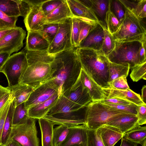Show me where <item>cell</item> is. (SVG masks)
I'll return each instance as SVG.
<instances>
[{
  "label": "cell",
  "mask_w": 146,
  "mask_h": 146,
  "mask_svg": "<svg viewBox=\"0 0 146 146\" xmlns=\"http://www.w3.org/2000/svg\"><path fill=\"white\" fill-rule=\"evenodd\" d=\"M77 48L72 47L55 54L50 63L54 71L53 77L59 87L60 95L70 89L80 75L82 68Z\"/></svg>",
  "instance_id": "obj_1"
},
{
  "label": "cell",
  "mask_w": 146,
  "mask_h": 146,
  "mask_svg": "<svg viewBox=\"0 0 146 146\" xmlns=\"http://www.w3.org/2000/svg\"><path fill=\"white\" fill-rule=\"evenodd\" d=\"M82 68L102 88H108L109 61L100 50L78 48L76 50Z\"/></svg>",
  "instance_id": "obj_2"
},
{
  "label": "cell",
  "mask_w": 146,
  "mask_h": 146,
  "mask_svg": "<svg viewBox=\"0 0 146 146\" xmlns=\"http://www.w3.org/2000/svg\"><path fill=\"white\" fill-rule=\"evenodd\" d=\"M125 8L123 19L116 32L112 35L115 42L142 41L146 39L145 29L139 19Z\"/></svg>",
  "instance_id": "obj_3"
},
{
  "label": "cell",
  "mask_w": 146,
  "mask_h": 146,
  "mask_svg": "<svg viewBox=\"0 0 146 146\" xmlns=\"http://www.w3.org/2000/svg\"><path fill=\"white\" fill-rule=\"evenodd\" d=\"M125 113H127L98 101L92 102L88 105L84 125L88 129L96 130L116 116Z\"/></svg>",
  "instance_id": "obj_4"
},
{
  "label": "cell",
  "mask_w": 146,
  "mask_h": 146,
  "mask_svg": "<svg viewBox=\"0 0 146 146\" xmlns=\"http://www.w3.org/2000/svg\"><path fill=\"white\" fill-rule=\"evenodd\" d=\"M143 40L115 42L114 48L107 57L110 62L129 65L130 68L140 64L139 51Z\"/></svg>",
  "instance_id": "obj_5"
},
{
  "label": "cell",
  "mask_w": 146,
  "mask_h": 146,
  "mask_svg": "<svg viewBox=\"0 0 146 146\" xmlns=\"http://www.w3.org/2000/svg\"><path fill=\"white\" fill-rule=\"evenodd\" d=\"M29 66L26 54L20 52L10 56L0 70L8 81V87L20 84Z\"/></svg>",
  "instance_id": "obj_6"
},
{
  "label": "cell",
  "mask_w": 146,
  "mask_h": 146,
  "mask_svg": "<svg viewBox=\"0 0 146 146\" xmlns=\"http://www.w3.org/2000/svg\"><path fill=\"white\" fill-rule=\"evenodd\" d=\"M36 120L29 117L23 123L12 125L7 141L15 140L22 146H39Z\"/></svg>",
  "instance_id": "obj_7"
},
{
  "label": "cell",
  "mask_w": 146,
  "mask_h": 146,
  "mask_svg": "<svg viewBox=\"0 0 146 146\" xmlns=\"http://www.w3.org/2000/svg\"><path fill=\"white\" fill-rule=\"evenodd\" d=\"M54 71L50 63L37 62L29 66L20 84H25L33 90L54 79Z\"/></svg>",
  "instance_id": "obj_8"
},
{
  "label": "cell",
  "mask_w": 146,
  "mask_h": 146,
  "mask_svg": "<svg viewBox=\"0 0 146 146\" xmlns=\"http://www.w3.org/2000/svg\"><path fill=\"white\" fill-rule=\"evenodd\" d=\"M72 18L59 23V28L48 50L50 54H55L73 47L71 40Z\"/></svg>",
  "instance_id": "obj_9"
},
{
  "label": "cell",
  "mask_w": 146,
  "mask_h": 146,
  "mask_svg": "<svg viewBox=\"0 0 146 146\" xmlns=\"http://www.w3.org/2000/svg\"><path fill=\"white\" fill-rule=\"evenodd\" d=\"M59 92L58 86L54 79H52L33 90L28 99L25 102V106L28 109L44 102Z\"/></svg>",
  "instance_id": "obj_10"
},
{
  "label": "cell",
  "mask_w": 146,
  "mask_h": 146,
  "mask_svg": "<svg viewBox=\"0 0 146 146\" xmlns=\"http://www.w3.org/2000/svg\"><path fill=\"white\" fill-rule=\"evenodd\" d=\"M88 105L76 111L46 115L44 118L53 122L55 125H63L70 127L84 124Z\"/></svg>",
  "instance_id": "obj_11"
},
{
  "label": "cell",
  "mask_w": 146,
  "mask_h": 146,
  "mask_svg": "<svg viewBox=\"0 0 146 146\" xmlns=\"http://www.w3.org/2000/svg\"><path fill=\"white\" fill-rule=\"evenodd\" d=\"M26 36V31L17 27L0 40V52H8L11 55L18 52L23 47Z\"/></svg>",
  "instance_id": "obj_12"
},
{
  "label": "cell",
  "mask_w": 146,
  "mask_h": 146,
  "mask_svg": "<svg viewBox=\"0 0 146 146\" xmlns=\"http://www.w3.org/2000/svg\"><path fill=\"white\" fill-rule=\"evenodd\" d=\"M105 32V29L104 27L100 23H96L80 43L77 48L100 50L104 40Z\"/></svg>",
  "instance_id": "obj_13"
},
{
  "label": "cell",
  "mask_w": 146,
  "mask_h": 146,
  "mask_svg": "<svg viewBox=\"0 0 146 146\" xmlns=\"http://www.w3.org/2000/svg\"><path fill=\"white\" fill-rule=\"evenodd\" d=\"M31 9L26 0H0V10L9 16L25 17Z\"/></svg>",
  "instance_id": "obj_14"
},
{
  "label": "cell",
  "mask_w": 146,
  "mask_h": 146,
  "mask_svg": "<svg viewBox=\"0 0 146 146\" xmlns=\"http://www.w3.org/2000/svg\"><path fill=\"white\" fill-rule=\"evenodd\" d=\"M87 129L84 124L70 127L66 138L60 146H87Z\"/></svg>",
  "instance_id": "obj_15"
},
{
  "label": "cell",
  "mask_w": 146,
  "mask_h": 146,
  "mask_svg": "<svg viewBox=\"0 0 146 146\" xmlns=\"http://www.w3.org/2000/svg\"><path fill=\"white\" fill-rule=\"evenodd\" d=\"M62 94L70 100L83 107L92 102L87 89L82 85L79 77L70 88Z\"/></svg>",
  "instance_id": "obj_16"
},
{
  "label": "cell",
  "mask_w": 146,
  "mask_h": 146,
  "mask_svg": "<svg viewBox=\"0 0 146 146\" xmlns=\"http://www.w3.org/2000/svg\"><path fill=\"white\" fill-rule=\"evenodd\" d=\"M41 5L32 7L29 13L25 17L24 21L28 32L38 31L42 26L47 22Z\"/></svg>",
  "instance_id": "obj_17"
},
{
  "label": "cell",
  "mask_w": 146,
  "mask_h": 146,
  "mask_svg": "<svg viewBox=\"0 0 146 146\" xmlns=\"http://www.w3.org/2000/svg\"><path fill=\"white\" fill-rule=\"evenodd\" d=\"M91 9L98 19L99 23L107 30L106 17L110 4V0H78Z\"/></svg>",
  "instance_id": "obj_18"
},
{
  "label": "cell",
  "mask_w": 146,
  "mask_h": 146,
  "mask_svg": "<svg viewBox=\"0 0 146 146\" xmlns=\"http://www.w3.org/2000/svg\"><path fill=\"white\" fill-rule=\"evenodd\" d=\"M79 78L84 87L87 89L92 102L105 99L102 88L90 77L82 68Z\"/></svg>",
  "instance_id": "obj_19"
},
{
  "label": "cell",
  "mask_w": 146,
  "mask_h": 146,
  "mask_svg": "<svg viewBox=\"0 0 146 146\" xmlns=\"http://www.w3.org/2000/svg\"><path fill=\"white\" fill-rule=\"evenodd\" d=\"M105 125L115 127L124 134L135 126L139 125L137 115L127 113L116 116Z\"/></svg>",
  "instance_id": "obj_20"
},
{
  "label": "cell",
  "mask_w": 146,
  "mask_h": 146,
  "mask_svg": "<svg viewBox=\"0 0 146 146\" xmlns=\"http://www.w3.org/2000/svg\"><path fill=\"white\" fill-rule=\"evenodd\" d=\"M96 130L104 146H114L123 137L124 134L118 128L106 125Z\"/></svg>",
  "instance_id": "obj_21"
},
{
  "label": "cell",
  "mask_w": 146,
  "mask_h": 146,
  "mask_svg": "<svg viewBox=\"0 0 146 146\" xmlns=\"http://www.w3.org/2000/svg\"><path fill=\"white\" fill-rule=\"evenodd\" d=\"M102 89L106 96L105 99L118 98L128 101L137 106L146 105L142 100L140 95L130 89L126 90L104 88Z\"/></svg>",
  "instance_id": "obj_22"
},
{
  "label": "cell",
  "mask_w": 146,
  "mask_h": 146,
  "mask_svg": "<svg viewBox=\"0 0 146 146\" xmlns=\"http://www.w3.org/2000/svg\"><path fill=\"white\" fill-rule=\"evenodd\" d=\"M66 1L74 17L96 23H99L93 11L78 0H66Z\"/></svg>",
  "instance_id": "obj_23"
},
{
  "label": "cell",
  "mask_w": 146,
  "mask_h": 146,
  "mask_svg": "<svg viewBox=\"0 0 146 146\" xmlns=\"http://www.w3.org/2000/svg\"><path fill=\"white\" fill-rule=\"evenodd\" d=\"M59 96L58 92L46 101L28 109V116L36 119L44 118L55 104Z\"/></svg>",
  "instance_id": "obj_24"
},
{
  "label": "cell",
  "mask_w": 146,
  "mask_h": 146,
  "mask_svg": "<svg viewBox=\"0 0 146 146\" xmlns=\"http://www.w3.org/2000/svg\"><path fill=\"white\" fill-rule=\"evenodd\" d=\"M50 44L38 31H28L26 48L27 50L48 51Z\"/></svg>",
  "instance_id": "obj_25"
},
{
  "label": "cell",
  "mask_w": 146,
  "mask_h": 146,
  "mask_svg": "<svg viewBox=\"0 0 146 146\" xmlns=\"http://www.w3.org/2000/svg\"><path fill=\"white\" fill-rule=\"evenodd\" d=\"M83 107L70 100L63 94H60L46 115L76 111Z\"/></svg>",
  "instance_id": "obj_26"
},
{
  "label": "cell",
  "mask_w": 146,
  "mask_h": 146,
  "mask_svg": "<svg viewBox=\"0 0 146 146\" xmlns=\"http://www.w3.org/2000/svg\"><path fill=\"white\" fill-rule=\"evenodd\" d=\"M73 17L66 0H63L57 8L46 16L47 22L58 23L68 18Z\"/></svg>",
  "instance_id": "obj_27"
},
{
  "label": "cell",
  "mask_w": 146,
  "mask_h": 146,
  "mask_svg": "<svg viewBox=\"0 0 146 146\" xmlns=\"http://www.w3.org/2000/svg\"><path fill=\"white\" fill-rule=\"evenodd\" d=\"M38 120L41 132L42 146H53V135L54 123L44 118Z\"/></svg>",
  "instance_id": "obj_28"
},
{
  "label": "cell",
  "mask_w": 146,
  "mask_h": 146,
  "mask_svg": "<svg viewBox=\"0 0 146 146\" xmlns=\"http://www.w3.org/2000/svg\"><path fill=\"white\" fill-rule=\"evenodd\" d=\"M14 98L15 106L25 102L28 99L33 89L28 85L19 84L8 87Z\"/></svg>",
  "instance_id": "obj_29"
},
{
  "label": "cell",
  "mask_w": 146,
  "mask_h": 146,
  "mask_svg": "<svg viewBox=\"0 0 146 146\" xmlns=\"http://www.w3.org/2000/svg\"><path fill=\"white\" fill-rule=\"evenodd\" d=\"M124 7L133 13L140 21L146 17V0H119Z\"/></svg>",
  "instance_id": "obj_30"
},
{
  "label": "cell",
  "mask_w": 146,
  "mask_h": 146,
  "mask_svg": "<svg viewBox=\"0 0 146 146\" xmlns=\"http://www.w3.org/2000/svg\"><path fill=\"white\" fill-rule=\"evenodd\" d=\"M26 54L29 66L37 62L50 64L54 57L47 51L27 50Z\"/></svg>",
  "instance_id": "obj_31"
},
{
  "label": "cell",
  "mask_w": 146,
  "mask_h": 146,
  "mask_svg": "<svg viewBox=\"0 0 146 146\" xmlns=\"http://www.w3.org/2000/svg\"><path fill=\"white\" fill-rule=\"evenodd\" d=\"M123 137L137 144L141 145L146 142V127L136 126L125 133Z\"/></svg>",
  "instance_id": "obj_32"
},
{
  "label": "cell",
  "mask_w": 146,
  "mask_h": 146,
  "mask_svg": "<svg viewBox=\"0 0 146 146\" xmlns=\"http://www.w3.org/2000/svg\"><path fill=\"white\" fill-rule=\"evenodd\" d=\"M129 65L119 64L109 61L108 84L119 77L128 75Z\"/></svg>",
  "instance_id": "obj_33"
},
{
  "label": "cell",
  "mask_w": 146,
  "mask_h": 146,
  "mask_svg": "<svg viewBox=\"0 0 146 146\" xmlns=\"http://www.w3.org/2000/svg\"><path fill=\"white\" fill-rule=\"evenodd\" d=\"M15 107L13 100L9 109L4 124L1 137L2 146L4 145L8 140L12 125L13 117Z\"/></svg>",
  "instance_id": "obj_34"
},
{
  "label": "cell",
  "mask_w": 146,
  "mask_h": 146,
  "mask_svg": "<svg viewBox=\"0 0 146 146\" xmlns=\"http://www.w3.org/2000/svg\"><path fill=\"white\" fill-rule=\"evenodd\" d=\"M58 28V23L47 22L38 32L50 44L56 35Z\"/></svg>",
  "instance_id": "obj_35"
},
{
  "label": "cell",
  "mask_w": 146,
  "mask_h": 146,
  "mask_svg": "<svg viewBox=\"0 0 146 146\" xmlns=\"http://www.w3.org/2000/svg\"><path fill=\"white\" fill-rule=\"evenodd\" d=\"M63 125L54 128L53 135V146H60L66 138L70 128Z\"/></svg>",
  "instance_id": "obj_36"
},
{
  "label": "cell",
  "mask_w": 146,
  "mask_h": 146,
  "mask_svg": "<svg viewBox=\"0 0 146 146\" xmlns=\"http://www.w3.org/2000/svg\"><path fill=\"white\" fill-rule=\"evenodd\" d=\"M29 117L28 109L25 102L15 107L13 114L12 125H18L25 122Z\"/></svg>",
  "instance_id": "obj_37"
},
{
  "label": "cell",
  "mask_w": 146,
  "mask_h": 146,
  "mask_svg": "<svg viewBox=\"0 0 146 146\" xmlns=\"http://www.w3.org/2000/svg\"><path fill=\"white\" fill-rule=\"evenodd\" d=\"M106 21L107 30L112 35L117 31L121 23L111 10L110 2L106 14Z\"/></svg>",
  "instance_id": "obj_38"
},
{
  "label": "cell",
  "mask_w": 146,
  "mask_h": 146,
  "mask_svg": "<svg viewBox=\"0 0 146 146\" xmlns=\"http://www.w3.org/2000/svg\"><path fill=\"white\" fill-rule=\"evenodd\" d=\"M130 76L133 82H137L141 79H146V62L137 65L131 68Z\"/></svg>",
  "instance_id": "obj_39"
},
{
  "label": "cell",
  "mask_w": 146,
  "mask_h": 146,
  "mask_svg": "<svg viewBox=\"0 0 146 146\" xmlns=\"http://www.w3.org/2000/svg\"><path fill=\"white\" fill-rule=\"evenodd\" d=\"M77 18L79 21L80 27L79 38V44L81 41L86 36L90 31L97 23L88 20Z\"/></svg>",
  "instance_id": "obj_40"
},
{
  "label": "cell",
  "mask_w": 146,
  "mask_h": 146,
  "mask_svg": "<svg viewBox=\"0 0 146 146\" xmlns=\"http://www.w3.org/2000/svg\"><path fill=\"white\" fill-rule=\"evenodd\" d=\"M115 42L112 34L105 29L104 39L101 50L106 56L113 50L115 46Z\"/></svg>",
  "instance_id": "obj_41"
},
{
  "label": "cell",
  "mask_w": 146,
  "mask_h": 146,
  "mask_svg": "<svg viewBox=\"0 0 146 146\" xmlns=\"http://www.w3.org/2000/svg\"><path fill=\"white\" fill-rule=\"evenodd\" d=\"M80 27L79 21L76 17L72 18L71 40L73 47H77L79 45Z\"/></svg>",
  "instance_id": "obj_42"
},
{
  "label": "cell",
  "mask_w": 146,
  "mask_h": 146,
  "mask_svg": "<svg viewBox=\"0 0 146 146\" xmlns=\"http://www.w3.org/2000/svg\"><path fill=\"white\" fill-rule=\"evenodd\" d=\"M110 2L111 10L121 23L125 15V7L119 0H111Z\"/></svg>",
  "instance_id": "obj_43"
},
{
  "label": "cell",
  "mask_w": 146,
  "mask_h": 146,
  "mask_svg": "<svg viewBox=\"0 0 146 146\" xmlns=\"http://www.w3.org/2000/svg\"><path fill=\"white\" fill-rule=\"evenodd\" d=\"M18 17L9 16L0 10V29L15 28Z\"/></svg>",
  "instance_id": "obj_44"
},
{
  "label": "cell",
  "mask_w": 146,
  "mask_h": 146,
  "mask_svg": "<svg viewBox=\"0 0 146 146\" xmlns=\"http://www.w3.org/2000/svg\"><path fill=\"white\" fill-rule=\"evenodd\" d=\"M14 100L12 95L3 107L0 110V145L2 146L1 137L6 117L11 103Z\"/></svg>",
  "instance_id": "obj_45"
},
{
  "label": "cell",
  "mask_w": 146,
  "mask_h": 146,
  "mask_svg": "<svg viewBox=\"0 0 146 146\" xmlns=\"http://www.w3.org/2000/svg\"><path fill=\"white\" fill-rule=\"evenodd\" d=\"M87 146H104L96 130L87 128Z\"/></svg>",
  "instance_id": "obj_46"
},
{
  "label": "cell",
  "mask_w": 146,
  "mask_h": 146,
  "mask_svg": "<svg viewBox=\"0 0 146 146\" xmlns=\"http://www.w3.org/2000/svg\"><path fill=\"white\" fill-rule=\"evenodd\" d=\"M63 0H45L41 5V7L45 15L50 14L57 8Z\"/></svg>",
  "instance_id": "obj_47"
},
{
  "label": "cell",
  "mask_w": 146,
  "mask_h": 146,
  "mask_svg": "<svg viewBox=\"0 0 146 146\" xmlns=\"http://www.w3.org/2000/svg\"><path fill=\"white\" fill-rule=\"evenodd\" d=\"M125 76L119 77L109 83L110 87L108 88L120 90H126L130 89Z\"/></svg>",
  "instance_id": "obj_48"
},
{
  "label": "cell",
  "mask_w": 146,
  "mask_h": 146,
  "mask_svg": "<svg viewBox=\"0 0 146 146\" xmlns=\"http://www.w3.org/2000/svg\"><path fill=\"white\" fill-rule=\"evenodd\" d=\"M118 110L128 113L137 115V105L134 104L129 105L113 104L108 103H102Z\"/></svg>",
  "instance_id": "obj_49"
},
{
  "label": "cell",
  "mask_w": 146,
  "mask_h": 146,
  "mask_svg": "<svg viewBox=\"0 0 146 146\" xmlns=\"http://www.w3.org/2000/svg\"><path fill=\"white\" fill-rule=\"evenodd\" d=\"M11 93L8 87H4L0 84V110L9 100Z\"/></svg>",
  "instance_id": "obj_50"
},
{
  "label": "cell",
  "mask_w": 146,
  "mask_h": 146,
  "mask_svg": "<svg viewBox=\"0 0 146 146\" xmlns=\"http://www.w3.org/2000/svg\"><path fill=\"white\" fill-rule=\"evenodd\" d=\"M137 116L138 118L139 125L146 123V105L137 106Z\"/></svg>",
  "instance_id": "obj_51"
},
{
  "label": "cell",
  "mask_w": 146,
  "mask_h": 146,
  "mask_svg": "<svg viewBox=\"0 0 146 146\" xmlns=\"http://www.w3.org/2000/svg\"><path fill=\"white\" fill-rule=\"evenodd\" d=\"M98 101L101 103L117 104L129 105L133 104L127 100L118 98H107Z\"/></svg>",
  "instance_id": "obj_52"
},
{
  "label": "cell",
  "mask_w": 146,
  "mask_h": 146,
  "mask_svg": "<svg viewBox=\"0 0 146 146\" xmlns=\"http://www.w3.org/2000/svg\"><path fill=\"white\" fill-rule=\"evenodd\" d=\"M146 39L144 40L142 42L141 46L139 51L140 64L146 62L145 48Z\"/></svg>",
  "instance_id": "obj_53"
},
{
  "label": "cell",
  "mask_w": 146,
  "mask_h": 146,
  "mask_svg": "<svg viewBox=\"0 0 146 146\" xmlns=\"http://www.w3.org/2000/svg\"><path fill=\"white\" fill-rule=\"evenodd\" d=\"M10 55V54L8 52H0V70Z\"/></svg>",
  "instance_id": "obj_54"
},
{
  "label": "cell",
  "mask_w": 146,
  "mask_h": 146,
  "mask_svg": "<svg viewBox=\"0 0 146 146\" xmlns=\"http://www.w3.org/2000/svg\"><path fill=\"white\" fill-rule=\"evenodd\" d=\"M137 144L123 137L120 146H137Z\"/></svg>",
  "instance_id": "obj_55"
},
{
  "label": "cell",
  "mask_w": 146,
  "mask_h": 146,
  "mask_svg": "<svg viewBox=\"0 0 146 146\" xmlns=\"http://www.w3.org/2000/svg\"><path fill=\"white\" fill-rule=\"evenodd\" d=\"M29 4L31 8L35 6L41 5L45 0H26Z\"/></svg>",
  "instance_id": "obj_56"
},
{
  "label": "cell",
  "mask_w": 146,
  "mask_h": 146,
  "mask_svg": "<svg viewBox=\"0 0 146 146\" xmlns=\"http://www.w3.org/2000/svg\"><path fill=\"white\" fill-rule=\"evenodd\" d=\"M14 28H4L0 29V40L7 34L13 30Z\"/></svg>",
  "instance_id": "obj_57"
},
{
  "label": "cell",
  "mask_w": 146,
  "mask_h": 146,
  "mask_svg": "<svg viewBox=\"0 0 146 146\" xmlns=\"http://www.w3.org/2000/svg\"><path fill=\"white\" fill-rule=\"evenodd\" d=\"M5 146H22V145L17 141L14 140H8Z\"/></svg>",
  "instance_id": "obj_58"
},
{
  "label": "cell",
  "mask_w": 146,
  "mask_h": 146,
  "mask_svg": "<svg viewBox=\"0 0 146 146\" xmlns=\"http://www.w3.org/2000/svg\"><path fill=\"white\" fill-rule=\"evenodd\" d=\"M142 94L141 97L142 101L146 104V86L144 85L141 89Z\"/></svg>",
  "instance_id": "obj_59"
},
{
  "label": "cell",
  "mask_w": 146,
  "mask_h": 146,
  "mask_svg": "<svg viewBox=\"0 0 146 146\" xmlns=\"http://www.w3.org/2000/svg\"></svg>",
  "instance_id": "obj_60"
},
{
  "label": "cell",
  "mask_w": 146,
  "mask_h": 146,
  "mask_svg": "<svg viewBox=\"0 0 146 146\" xmlns=\"http://www.w3.org/2000/svg\"><path fill=\"white\" fill-rule=\"evenodd\" d=\"M0 146H1V145H0Z\"/></svg>",
  "instance_id": "obj_61"
}]
</instances>
